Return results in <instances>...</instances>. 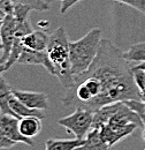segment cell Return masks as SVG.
Here are the masks:
<instances>
[{
    "label": "cell",
    "mask_w": 145,
    "mask_h": 150,
    "mask_svg": "<svg viewBox=\"0 0 145 150\" xmlns=\"http://www.w3.org/2000/svg\"><path fill=\"white\" fill-rule=\"evenodd\" d=\"M132 64L123 51L108 39H101L97 57L84 74L91 76L98 87L94 112L104 105L127 99H141L131 71ZM142 100V99H141Z\"/></svg>",
    "instance_id": "cell-1"
},
{
    "label": "cell",
    "mask_w": 145,
    "mask_h": 150,
    "mask_svg": "<svg viewBox=\"0 0 145 150\" xmlns=\"http://www.w3.org/2000/svg\"><path fill=\"white\" fill-rule=\"evenodd\" d=\"M45 1H46V2H49V4L51 2V0H45Z\"/></svg>",
    "instance_id": "cell-29"
},
{
    "label": "cell",
    "mask_w": 145,
    "mask_h": 150,
    "mask_svg": "<svg viewBox=\"0 0 145 150\" xmlns=\"http://www.w3.org/2000/svg\"><path fill=\"white\" fill-rule=\"evenodd\" d=\"M15 4H23L27 6H30L32 11L37 12H46L50 9V4L45 0H12Z\"/></svg>",
    "instance_id": "cell-18"
},
{
    "label": "cell",
    "mask_w": 145,
    "mask_h": 150,
    "mask_svg": "<svg viewBox=\"0 0 145 150\" xmlns=\"http://www.w3.org/2000/svg\"><path fill=\"white\" fill-rule=\"evenodd\" d=\"M101 40V30L93 28L76 42L69 43V59L74 76L84 73L94 61Z\"/></svg>",
    "instance_id": "cell-4"
},
{
    "label": "cell",
    "mask_w": 145,
    "mask_h": 150,
    "mask_svg": "<svg viewBox=\"0 0 145 150\" xmlns=\"http://www.w3.org/2000/svg\"><path fill=\"white\" fill-rule=\"evenodd\" d=\"M137 127L142 128V131L144 129V122L141 117L123 102H120L118 111L108 122L100 128V136L107 147L112 148L115 143L132 134Z\"/></svg>",
    "instance_id": "cell-3"
},
{
    "label": "cell",
    "mask_w": 145,
    "mask_h": 150,
    "mask_svg": "<svg viewBox=\"0 0 145 150\" xmlns=\"http://www.w3.org/2000/svg\"><path fill=\"white\" fill-rule=\"evenodd\" d=\"M4 72H6V68H5V65L2 64V65H0V79L2 77V76H1V74H2Z\"/></svg>",
    "instance_id": "cell-24"
},
{
    "label": "cell",
    "mask_w": 145,
    "mask_h": 150,
    "mask_svg": "<svg viewBox=\"0 0 145 150\" xmlns=\"http://www.w3.org/2000/svg\"><path fill=\"white\" fill-rule=\"evenodd\" d=\"M0 8L4 11L6 15L13 14L14 11V2L12 0H0Z\"/></svg>",
    "instance_id": "cell-22"
},
{
    "label": "cell",
    "mask_w": 145,
    "mask_h": 150,
    "mask_svg": "<svg viewBox=\"0 0 145 150\" xmlns=\"http://www.w3.org/2000/svg\"><path fill=\"white\" fill-rule=\"evenodd\" d=\"M119 105H120V102H115V103H111V104L104 105L100 109H98L93 113L91 129H93V128L100 129L101 127H104L111 120V118L114 115V113L118 111Z\"/></svg>",
    "instance_id": "cell-11"
},
{
    "label": "cell",
    "mask_w": 145,
    "mask_h": 150,
    "mask_svg": "<svg viewBox=\"0 0 145 150\" xmlns=\"http://www.w3.org/2000/svg\"><path fill=\"white\" fill-rule=\"evenodd\" d=\"M82 150H107L109 149L107 144L101 140L100 136V129L93 128L90 129L85 137L84 144L80 148Z\"/></svg>",
    "instance_id": "cell-16"
},
{
    "label": "cell",
    "mask_w": 145,
    "mask_h": 150,
    "mask_svg": "<svg viewBox=\"0 0 145 150\" xmlns=\"http://www.w3.org/2000/svg\"><path fill=\"white\" fill-rule=\"evenodd\" d=\"M50 35H47L44 30H32L28 35L20 38L21 44L25 49L30 50H37V51H43L46 50L47 44H49Z\"/></svg>",
    "instance_id": "cell-10"
},
{
    "label": "cell",
    "mask_w": 145,
    "mask_h": 150,
    "mask_svg": "<svg viewBox=\"0 0 145 150\" xmlns=\"http://www.w3.org/2000/svg\"><path fill=\"white\" fill-rule=\"evenodd\" d=\"M18 62L21 65H31V66H43L50 74L55 76V69L49 58L46 50L37 51L23 47L21 54L18 57Z\"/></svg>",
    "instance_id": "cell-7"
},
{
    "label": "cell",
    "mask_w": 145,
    "mask_h": 150,
    "mask_svg": "<svg viewBox=\"0 0 145 150\" xmlns=\"http://www.w3.org/2000/svg\"><path fill=\"white\" fill-rule=\"evenodd\" d=\"M18 121L20 119L15 115L7 114V113H0V128L5 132V134L13 140L16 143H24L29 147H34L35 143L32 139L25 137L21 132L18 127Z\"/></svg>",
    "instance_id": "cell-6"
},
{
    "label": "cell",
    "mask_w": 145,
    "mask_h": 150,
    "mask_svg": "<svg viewBox=\"0 0 145 150\" xmlns=\"http://www.w3.org/2000/svg\"><path fill=\"white\" fill-rule=\"evenodd\" d=\"M42 119L35 117V115H29V117H23L18 121V127L20 132L29 139H34L42 131Z\"/></svg>",
    "instance_id": "cell-13"
},
{
    "label": "cell",
    "mask_w": 145,
    "mask_h": 150,
    "mask_svg": "<svg viewBox=\"0 0 145 150\" xmlns=\"http://www.w3.org/2000/svg\"><path fill=\"white\" fill-rule=\"evenodd\" d=\"M15 143L16 142H14L13 140H11L5 134V132L0 128V149H9L13 146H15Z\"/></svg>",
    "instance_id": "cell-21"
},
{
    "label": "cell",
    "mask_w": 145,
    "mask_h": 150,
    "mask_svg": "<svg viewBox=\"0 0 145 150\" xmlns=\"http://www.w3.org/2000/svg\"><path fill=\"white\" fill-rule=\"evenodd\" d=\"M2 20H4V19H2ZM2 20L0 19V28H1V23H2Z\"/></svg>",
    "instance_id": "cell-28"
},
{
    "label": "cell",
    "mask_w": 145,
    "mask_h": 150,
    "mask_svg": "<svg viewBox=\"0 0 145 150\" xmlns=\"http://www.w3.org/2000/svg\"><path fill=\"white\" fill-rule=\"evenodd\" d=\"M123 56L129 61H134V62L145 61V42L130 46L128 51L123 52Z\"/></svg>",
    "instance_id": "cell-17"
},
{
    "label": "cell",
    "mask_w": 145,
    "mask_h": 150,
    "mask_svg": "<svg viewBox=\"0 0 145 150\" xmlns=\"http://www.w3.org/2000/svg\"><path fill=\"white\" fill-rule=\"evenodd\" d=\"M5 16H6V14H5V13H4V11L0 8V19L2 20L4 18H5Z\"/></svg>",
    "instance_id": "cell-26"
},
{
    "label": "cell",
    "mask_w": 145,
    "mask_h": 150,
    "mask_svg": "<svg viewBox=\"0 0 145 150\" xmlns=\"http://www.w3.org/2000/svg\"><path fill=\"white\" fill-rule=\"evenodd\" d=\"M123 103L126 105H128L131 110H134L135 112L141 117V119L144 122L145 126V100H141V99H127V100H123Z\"/></svg>",
    "instance_id": "cell-19"
},
{
    "label": "cell",
    "mask_w": 145,
    "mask_h": 150,
    "mask_svg": "<svg viewBox=\"0 0 145 150\" xmlns=\"http://www.w3.org/2000/svg\"><path fill=\"white\" fill-rule=\"evenodd\" d=\"M0 40L4 46V58L7 60L15 40V19L13 14L6 15L0 28Z\"/></svg>",
    "instance_id": "cell-8"
},
{
    "label": "cell",
    "mask_w": 145,
    "mask_h": 150,
    "mask_svg": "<svg viewBox=\"0 0 145 150\" xmlns=\"http://www.w3.org/2000/svg\"><path fill=\"white\" fill-rule=\"evenodd\" d=\"M12 96H13V88L9 86V83L4 77H1L0 79V113H7V114L15 115V113L12 111L9 106V99Z\"/></svg>",
    "instance_id": "cell-15"
},
{
    "label": "cell",
    "mask_w": 145,
    "mask_h": 150,
    "mask_svg": "<svg viewBox=\"0 0 145 150\" xmlns=\"http://www.w3.org/2000/svg\"><path fill=\"white\" fill-rule=\"evenodd\" d=\"M81 0H65L61 2V6H60V12L62 14H65L70 7H72L74 5H76L77 2H80Z\"/></svg>",
    "instance_id": "cell-23"
},
{
    "label": "cell",
    "mask_w": 145,
    "mask_h": 150,
    "mask_svg": "<svg viewBox=\"0 0 145 150\" xmlns=\"http://www.w3.org/2000/svg\"><path fill=\"white\" fill-rule=\"evenodd\" d=\"M4 56V46H2V43L0 42V58H2Z\"/></svg>",
    "instance_id": "cell-25"
},
{
    "label": "cell",
    "mask_w": 145,
    "mask_h": 150,
    "mask_svg": "<svg viewBox=\"0 0 145 150\" xmlns=\"http://www.w3.org/2000/svg\"><path fill=\"white\" fill-rule=\"evenodd\" d=\"M113 1L128 5L132 8H135L136 11H138L139 13H142L145 16V0H113Z\"/></svg>",
    "instance_id": "cell-20"
},
{
    "label": "cell",
    "mask_w": 145,
    "mask_h": 150,
    "mask_svg": "<svg viewBox=\"0 0 145 150\" xmlns=\"http://www.w3.org/2000/svg\"><path fill=\"white\" fill-rule=\"evenodd\" d=\"M61 1H65V0H61Z\"/></svg>",
    "instance_id": "cell-30"
},
{
    "label": "cell",
    "mask_w": 145,
    "mask_h": 150,
    "mask_svg": "<svg viewBox=\"0 0 145 150\" xmlns=\"http://www.w3.org/2000/svg\"><path fill=\"white\" fill-rule=\"evenodd\" d=\"M5 61H6V59L2 57V58H0V65H2V64H5Z\"/></svg>",
    "instance_id": "cell-27"
},
{
    "label": "cell",
    "mask_w": 145,
    "mask_h": 150,
    "mask_svg": "<svg viewBox=\"0 0 145 150\" xmlns=\"http://www.w3.org/2000/svg\"><path fill=\"white\" fill-rule=\"evenodd\" d=\"M85 139H49L45 142L46 150H74L80 149Z\"/></svg>",
    "instance_id": "cell-12"
},
{
    "label": "cell",
    "mask_w": 145,
    "mask_h": 150,
    "mask_svg": "<svg viewBox=\"0 0 145 150\" xmlns=\"http://www.w3.org/2000/svg\"><path fill=\"white\" fill-rule=\"evenodd\" d=\"M9 106L18 119H21L23 117H29V115H35V117H38L40 119H43L45 117L44 110H36V109H31V108L27 106L18 98H16L14 94L9 99Z\"/></svg>",
    "instance_id": "cell-14"
},
{
    "label": "cell",
    "mask_w": 145,
    "mask_h": 150,
    "mask_svg": "<svg viewBox=\"0 0 145 150\" xmlns=\"http://www.w3.org/2000/svg\"><path fill=\"white\" fill-rule=\"evenodd\" d=\"M14 96L18 98L23 104L36 110H47L49 109V97L45 93L39 91H28L13 89Z\"/></svg>",
    "instance_id": "cell-9"
},
{
    "label": "cell",
    "mask_w": 145,
    "mask_h": 150,
    "mask_svg": "<svg viewBox=\"0 0 145 150\" xmlns=\"http://www.w3.org/2000/svg\"><path fill=\"white\" fill-rule=\"evenodd\" d=\"M93 119V112L85 109H75V111L58 120V124L65 127L68 133L74 134L77 139H85L91 129Z\"/></svg>",
    "instance_id": "cell-5"
},
{
    "label": "cell",
    "mask_w": 145,
    "mask_h": 150,
    "mask_svg": "<svg viewBox=\"0 0 145 150\" xmlns=\"http://www.w3.org/2000/svg\"><path fill=\"white\" fill-rule=\"evenodd\" d=\"M69 43L70 42L66 29L60 27L50 35L46 47V52L55 69V76L59 79L61 86L66 89H70L75 82L69 59Z\"/></svg>",
    "instance_id": "cell-2"
}]
</instances>
